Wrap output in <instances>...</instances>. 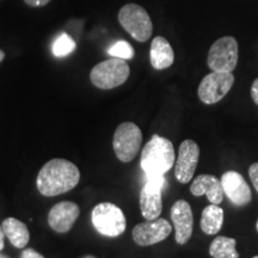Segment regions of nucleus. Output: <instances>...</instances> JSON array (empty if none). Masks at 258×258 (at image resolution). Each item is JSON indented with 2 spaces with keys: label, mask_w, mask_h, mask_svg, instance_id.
I'll return each instance as SVG.
<instances>
[{
  "label": "nucleus",
  "mask_w": 258,
  "mask_h": 258,
  "mask_svg": "<svg viewBox=\"0 0 258 258\" xmlns=\"http://www.w3.org/2000/svg\"><path fill=\"white\" fill-rule=\"evenodd\" d=\"M80 171L72 161L55 158L42 166L36 178V186L41 195L47 198L69 192L78 185Z\"/></svg>",
  "instance_id": "1"
},
{
  "label": "nucleus",
  "mask_w": 258,
  "mask_h": 258,
  "mask_svg": "<svg viewBox=\"0 0 258 258\" xmlns=\"http://www.w3.org/2000/svg\"><path fill=\"white\" fill-rule=\"evenodd\" d=\"M176 154L169 139L153 135L141 152V167L146 176H164L175 165Z\"/></svg>",
  "instance_id": "2"
},
{
  "label": "nucleus",
  "mask_w": 258,
  "mask_h": 258,
  "mask_svg": "<svg viewBox=\"0 0 258 258\" xmlns=\"http://www.w3.org/2000/svg\"><path fill=\"white\" fill-rule=\"evenodd\" d=\"M129 74L131 69L127 61L111 57L93 67L90 73V80L97 89L111 90L127 82Z\"/></svg>",
  "instance_id": "3"
},
{
  "label": "nucleus",
  "mask_w": 258,
  "mask_h": 258,
  "mask_svg": "<svg viewBox=\"0 0 258 258\" xmlns=\"http://www.w3.org/2000/svg\"><path fill=\"white\" fill-rule=\"evenodd\" d=\"M118 22L135 41L146 42L152 37V19L143 6L133 3L122 6L118 12Z\"/></svg>",
  "instance_id": "4"
},
{
  "label": "nucleus",
  "mask_w": 258,
  "mask_h": 258,
  "mask_svg": "<svg viewBox=\"0 0 258 258\" xmlns=\"http://www.w3.org/2000/svg\"><path fill=\"white\" fill-rule=\"evenodd\" d=\"M91 220L96 231L105 237L115 238L125 231L124 213L114 203L102 202L92 209Z\"/></svg>",
  "instance_id": "5"
},
{
  "label": "nucleus",
  "mask_w": 258,
  "mask_h": 258,
  "mask_svg": "<svg viewBox=\"0 0 258 258\" xmlns=\"http://www.w3.org/2000/svg\"><path fill=\"white\" fill-rule=\"evenodd\" d=\"M143 144V133L133 122H123L115 131L112 147L118 160L129 163L138 156Z\"/></svg>",
  "instance_id": "6"
},
{
  "label": "nucleus",
  "mask_w": 258,
  "mask_h": 258,
  "mask_svg": "<svg viewBox=\"0 0 258 258\" xmlns=\"http://www.w3.org/2000/svg\"><path fill=\"white\" fill-rule=\"evenodd\" d=\"M239 48L238 42L232 36H224L213 43L208 51V67L215 72H233L237 67Z\"/></svg>",
  "instance_id": "7"
},
{
  "label": "nucleus",
  "mask_w": 258,
  "mask_h": 258,
  "mask_svg": "<svg viewBox=\"0 0 258 258\" xmlns=\"http://www.w3.org/2000/svg\"><path fill=\"white\" fill-rule=\"evenodd\" d=\"M233 84L234 76L232 72L226 73L213 71L200 83L198 90L200 101L208 105L220 102L230 92Z\"/></svg>",
  "instance_id": "8"
},
{
  "label": "nucleus",
  "mask_w": 258,
  "mask_h": 258,
  "mask_svg": "<svg viewBox=\"0 0 258 258\" xmlns=\"http://www.w3.org/2000/svg\"><path fill=\"white\" fill-rule=\"evenodd\" d=\"M146 184L140 192V209L143 217L146 220H154L159 218L163 211V191L165 185L164 176H146Z\"/></svg>",
  "instance_id": "9"
},
{
  "label": "nucleus",
  "mask_w": 258,
  "mask_h": 258,
  "mask_svg": "<svg viewBox=\"0 0 258 258\" xmlns=\"http://www.w3.org/2000/svg\"><path fill=\"white\" fill-rule=\"evenodd\" d=\"M172 226L166 219H154L138 224L133 228L132 237L140 246H150L165 240L169 237Z\"/></svg>",
  "instance_id": "10"
},
{
  "label": "nucleus",
  "mask_w": 258,
  "mask_h": 258,
  "mask_svg": "<svg viewBox=\"0 0 258 258\" xmlns=\"http://www.w3.org/2000/svg\"><path fill=\"white\" fill-rule=\"evenodd\" d=\"M200 159V147L194 140L186 139L180 144L175 164V177L182 184L192 179Z\"/></svg>",
  "instance_id": "11"
},
{
  "label": "nucleus",
  "mask_w": 258,
  "mask_h": 258,
  "mask_svg": "<svg viewBox=\"0 0 258 258\" xmlns=\"http://www.w3.org/2000/svg\"><path fill=\"white\" fill-rule=\"evenodd\" d=\"M80 209L78 205L71 201H62L53 206L48 213V225L57 233H67L78 220Z\"/></svg>",
  "instance_id": "12"
},
{
  "label": "nucleus",
  "mask_w": 258,
  "mask_h": 258,
  "mask_svg": "<svg viewBox=\"0 0 258 258\" xmlns=\"http://www.w3.org/2000/svg\"><path fill=\"white\" fill-rule=\"evenodd\" d=\"M221 185L224 194L235 206H246L252 200V194L247 182L239 172L227 171L221 177Z\"/></svg>",
  "instance_id": "13"
},
{
  "label": "nucleus",
  "mask_w": 258,
  "mask_h": 258,
  "mask_svg": "<svg viewBox=\"0 0 258 258\" xmlns=\"http://www.w3.org/2000/svg\"><path fill=\"white\" fill-rule=\"evenodd\" d=\"M171 220L175 226V239L177 244L184 245L192 235V209L184 200H178L171 208Z\"/></svg>",
  "instance_id": "14"
},
{
  "label": "nucleus",
  "mask_w": 258,
  "mask_h": 258,
  "mask_svg": "<svg viewBox=\"0 0 258 258\" xmlns=\"http://www.w3.org/2000/svg\"><path fill=\"white\" fill-rule=\"evenodd\" d=\"M190 191L194 196H207L208 201L213 205H220L224 200V189H222L221 180L215 176L203 173L196 177L190 185Z\"/></svg>",
  "instance_id": "15"
},
{
  "label": "nucleus",
  "mask_w": 258,
  "mask_h": 258,
  "mask_svg": "<svg viewBox=\"0 0 258 258\" xmlns=\"http://www.w3.org/2000/svg\"><path fill=\"white\" fill-rule=\"evenodd\" d=\"M150 61L153 69L158 71L169 69L175 62V53L165 37L157 36L153 38L150 49Z\"/></svg>",
  "instance_id": "16"
},
{
  "label": "nucleus",
  "mask_w": 258,
  "mask_h": 258,
  "mask_svg": "<svg viewBox=\"0 0 258 258\" xmlns=\"http://www.w3.org/2000/svg\"><path fill=\"white\" fill-rule=\"evenodd\" d=\"M3 230L5 237L9 238L11 244L17 249H24L30 240V233L24 222L15 218H8L3 221Z\"/></svg>",
  "instance_id": "17"
},
{
  "label": "nucleus",
  "mask_w": 258,
  "mask_h": 258,
  "mask_svg": "<svg viewBox=\"0 0 258 258\" xmlns=\"http://www.w3.org/2000/svg\"><path fill=\"white\" fill-rule=\"evenodd\" d=\"M224 225V209L219 205H209L203 209L201 215V226L202 232L208 235H214L220 232Z\"/></svg>",
  "instance_id": "18"
},
{
  "label": "nucleus",
  "mask_w": 258,
  "mask_h": 258,
  "mask_svg": "<svg viewBox=\"0 0 258 258\" xmlns=\"http://www.w3.org/2000/svg\"><path fill=\"white\" fill-rule=\"evenodd\" d=\"M235 245H237V240L234 238L219 235L212 241L209 246V254L213 258H239Z\"/></svg>",
  "instance_id": "19"
},
{
  "label": "nucleus",
  "mask_w": 258,
  "mask_h": 258,
  "mask_svg": "<svg viewBox=\"0 0 258 258\" xmlns=\"http://www.w3.org/2000/svg\"><path fill=\"white\" fill-rule=\"evenodd\" d=\"M77 48L76 41L66 32H62L53 43V54L56 57H64L72 54Z\"/></svg>",
  "instance_id": "20"
},
{
  "label": "nucleus",
  "mask_w": 258,
  "mask_h": 258,
  "mask_svg": "<svg viewBox=\"0 0 258 258\" xmlns=\"http://www.w3.org/2000/svg\"><path fill=\"white\" fill-rule=\"evenodd\" d=\"M108 54L111 57H117L122 60H131L135 55L134 48L127 41H117L109 47Z\"/></svg>",
  "instance_id": "21"
},
{
  "label": "nucleus",
  "mask_w": 258,
  "mask_h": 258,
  "mask_svg": "<svg viewBox=\"0 0 258 258\" xmlns=\"http://www.w3.org/2000/svg\"><path fill=\"white\" fill-rule=\"evenodd\" d=\"M249 176L254 189H256V191L258 192V163H253L252 165L250 166Z\"/></svg>",
  "instance_id": "22"
},
{
  "label": "nucleus",
  "mask_w": 258,
  "mask_h": 258,
  "mask_svg": "<svg viewBox=\"0 0 258 258\" xmlns=\"http://www.w3.org/2000/svg\"><path fill=\"white\" fill-rule=\"evenodd\" d=\"M21 258H44L40 252L34 249H25L21 254Z\"/></svg>",
  "instance_id": "23"
},
{
  "label": "nucleus",
  "mask_w": 258,
  "mask_h": 258,
  "mask_svg": "<svg viewBox=\"0 0 258 258\" xmlns=\"http://www.w3.org/2000/svg\"><path fill=\"white\" fill-rule=\"evenodd\" d=\"M25 4L31 6V8H41V6H46L49 4L51 0H23Z\"/></svg>",
  "instance_id": "24"
},
{
  "label": "nucleus",
  "mask_w": 258,
  "mask_h": 258,
  "mask_svg": "<svg viewBox=\"0 0 258 258\" xmlns=\"http://www.w3.org/2000/svg\"><path fill=\"white\" fill-rule=\"evenodd\" d=\"M251 97H252L254 104L258 105V78L254 80L252 86H251Z\"/></svg>",
  "instance_id": "25"
},
{
  "label": "nucleus",
  "mask_w": 258,
  "mask_h": 258,
  "mask_svg": "<svg viewBox=\"0 0 258 258\" xmlns=\"http://www.w3.org/2000/svg\"><path fill=\"white\" fill-rule=\"evenodd\" d=\"M5 246V233L4 230H3V226L0 225V251L4 249Z\"/></svg>",
  "instance_id": "26"
},
{
  "label": "nucleus",
  "mask_w": 258,
  "mask_h": 258,
  "mask_svg": "<svg viewBox=\"0 0 258 258\" xmlns=\"http://www.w3.org/2000/svg\"><path fill=\"white\" fill-rule=\"evenodd\" d=\"M4 59H5V53L2 49H0V62H3Z\"/></svg>",
  "instance_id": "27"
},
{
  "label": "nucleus",
  "mask_w": 258,
  "mask_h": 258,
  "mask_svg": "<svg viewBox=\"0 0 258 258\" xmlns=\"http://www.w3.org/2000/svg\"><path fill=\"white\" fill-rule=\"evenodd\" d=\"M83 258H97V257L91 256V254H89V256H85V257H83Z\"/></svg>",
  "instance_id": "28"
},
{
  "label": "nucleus",
  "mask_w": 258,
  "mask_h": 258,
  "mask_svg": "<svg viewBox=\"0 0 258 258\" xmlns=\"http://www.w3.org/2000/svg\"><path fill=\"white\" fill-rule=\"evenodd\" d=\"M0 258H10V257L5 256V254H3V253H0Z\"/></svg>",
  "instance_id": "29"
},
{
  "label": "nucleus",
  "mask_w": 258,
  "mask_h": 258,
  "mask_svg": "<svg viewBox=\"0 0 258 258\" xmlns=\"http://www.w3.org/2000/svg\"><path fill=\"white\" fill-rule=\"evenodd\" d=\"M256 228H257V232H258V220H257V222H256Z\"/></svg>",
  "instance_id": "30"
},
{
  "label": "nucleus",
  "mask_w": 258,
  "mask_h": 258,
  "mask_svg": "<svg viewBox=\"0 0 258 258\" xmlns=\"http://www.w3.org/2000/svg\"><path fill=\"white\" fill-rule=\"evenodd\" d=\"M252 258H258V254H257V256H254V257H252Z\"/></svg>",
  "instance_id": "31"
}]
</instances>
